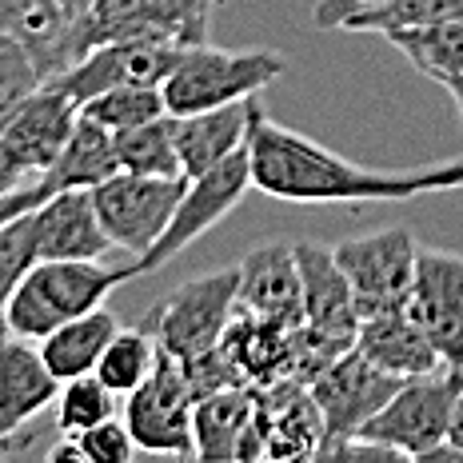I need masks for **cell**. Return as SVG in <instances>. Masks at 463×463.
Returning <instances> with one entry per match:
<instances>
[{
    "mask_svg": "<svg viewBox=\"0 0 463 463\" xmlns=\"http://www.w3.org/2000/svg\"><path fill=\"white\" fill-rule=\"evenodd\" d=\"M116 172H120L116 132L80 112L69 144H64V152L56 156L52 168L41 176V184L52 196V192H64V188H96L109 176H116Z\"/></svg>",
    "mask_w": 463,
    "mask_h": 463,
    "instance_id": "cell-22",
    "label": "cell"
},
{
    "mask_svg": "<svg viewBox=\"0 0 463 463\" xmlns=\"http://www.w3.org/2000/svg\"><path fill=\"white\" fill-rule=\"evenodd\" d=\"M80 112L92 116L104 128L124 132V128H137L144 120H156L168 109H164L160 84H120V89H109V92L92 96V100H84Z\"/></svg>",
    "mask_w": 463,
    "mask_h": 463,
    "instance_id": "cell-28",
    "label": "cell"
},
{
    "mask_svg": "<svg viewBox=\"0 0 463 463\" xmlns=\"http://www.w3.org/2000/svg\"><path fill=\"white\" fill-rule=\"evenodd\" d=\"M256 104H260L256 96H248V100H232L220 104V109L176 116V148H180V164H184V176H200L212 164L248 148V128H252Z\"/></svg>",
    "mask_w": 463,
    "mask_h": 463,
    "instance_id": "cell-20",
    "label": "cell"
},
{
    "mask_svg": "<svg viewBox=\"0 0 463 463\" xmlns=\"http://www.w3.org/2000/svg\"><path fill=\"white\" fill-rule=\"evenodd\" d=\"M459 388H463V368H456V364H443V368L428 375H411L364 423L355 439L375 443L392 459H428L431 451L448 443Z\"/></svg>",
    "mask_w": 463,
    "mask_h": 463,
    "instance_id": "cell-4",
    "label": "cell"
},
{
    "mask_svg": "<svg viewBox=\"0 0 463 463\" xmlns=\"http://www.w3.org/2000/svg\"><path fill=\"white\" fill-rule=\"evenodd\" d=\"M176 41H164V36H128V41H109L96 44L92 52H84L69 72H61L56 84L61 92H69L76 104L92 100V96L120 89V84H164V76L172 72L180 56Z\"/></svg>",
    "mask_w": 463,
    "mask_h": 463,
    "instance_id": "cell-14",
    "label": "cell"
},
{
    "mask_svg": "<svg viewBox=\"0 0 463 463\" xmlns=\"http://www.w3.org/2000/svg\"><path fill=\"white\" fill-rule=\"evenodd\" d=\"M403 307L423 327L439 360L463 368V252L420 244L416 276Z\"/></svg>",
    "mask_w": 463,
    "mask_h": 463,
    "instance_id": "cell-13",
    "label": "cell"
},
{
    "mask_svg": "<svg viewBox=\"0 0 463 463\" xmlns=\"http://www.w3.org/2000/svg\"><path fill=\"white\" fill-rule=\"evenodd\" d=\"M132 276V256L124 268H109L100 260H36L8 300V335L41 344L61 324L100 307Z\"/></svg>",
    "mask_w": 463,
    "mask_h": 463,
    "instance_id": "cell-2",
    "label": "cell"
},
{
    "mask_svg": "<svg viewBox=\"0 0 463 463\" xmlns=\"http://www.w3.org/2000/svg\"><path fill=\"white\" fill-rule=\"evenodd\" d=\"M112 416H116V392L96 372L61 383V395H56V436L61 439L80 436V431H89Z\"/></svg>",
    "mask_w": 463,
    "mask_h": 463,
    "instance_id": "cell-27",
    "label": "cell"
},
{
    "mask_svg": "<svg viewBox=\"0 0 463 463\" xmlns=\"http://www.w3.org/2000/svg\"><path fill=\"white\" fill-rule=\"evenodd\" d=\"M284 72L288 61L272 48H216L208 41L184 44L160 84L164 109L172 116H188L232 100H248Z\"/></svg>",
    "mask_w": 463,
    "mask_h": 463,
    "instance_id": "cell-3",
    "label": "cell"
},
{
    "mask_svg": "<svg viewBox=\"0 0 463 463\" xmlns=\"http://www.w3.org/2000/svg\"><path fill=\"white\" fill-rule=\"evenodd\" d=\"M28 0H0V33H13L16 24H21Z\"/></svg>",
    "mask_w": 463,
    "mask_h": 463,
    "instance_id": "cell-37",
    "label": "cell"
},
{
    "mask_svg": "<svg viewBox=\"0 0 463 463\" xmlns=\"http://www.w3.org/2000/svg\"><path fill=\"white\" fill-rule=\"evenodd\" d=\"M24 184H33V180H21L13 168H8V164H0V196H8V192H16Z\"/></svg>",
    "mask_w": 463,
    "mask_h": 463,
    "instance_id": "cell-39",
    "label": "cell"
},
{
    "mask_svg": "<svg viewBox=\"0 0 463 463\" xmlns=\"http://www.w3.org/2000/svg\"><path fill=\"white\" fill-rule=\"evenodd\" d=\"M436 84H443V89H448V96H451V100H456L459 120H463V72H456V76H439Z\"/></svg>",
    "mask_w": 463,
    "mask_h": 463,
    "instance_id": "cell-38",
    "label": "cell"
},
{
    "mask_svg": "<svg viewBox=\"0 0 463 463\" xmlns=\"http://www.w3.org/2000/svg\"><path fill=\"white\" fill-rule=\"evenodd\" d=\"M428 459H463V388H459V400H456V416H451L448 443L431 451Z\"/></svg>",
    "mask_w": 463,
    "mask_h": 463,
    "instance_id": "cell-36",
    "label": "cell"
},
{
    "mask_svg": "<svg viewBox=\"0 0 463 463\" xmlns=\"http://www.w3.org/2000/svg\"><path fill=\"white\" fill-rule=\"evenodd\" d=\"M240 312L260 316L284 327L304 324V296H300V268H296V248L288 240L260 244L256 252L240 264Z\"/></svg>",
    "mask_w": 463,
    "mask_h": 463,
    "instance_id": "cell-17",
    "label": "cell"
},
{
    "mask_svg": "<svg viewBox=\"0 0 463 463\" xmlns=\"http://www.w3.org/2000/svg\"><path fill=\"white\" fill-rule=\"evenodd\" d=\"M36 264V236L33 212H21L16 220L0 224V344L8 340V300L28 268Z\"/></svg>",
    "mask_w": 463,
    "mask_h": 463,
    "instance_id": "cell-30",
    "label": "cell"
},
{
    "mask_svg": "<svg viewBox=\"0 0 463 463\" xmlns=\"http://www.w3.org/2000/svg\"><path fill=\"white\" fill-rule=\"evenodd\" d=\"M451 16H463V0H388V5L355 16L347 24V33L388 36V33H403V28H428L451 21Z\"/></svg>",
    "mask_w": 463,
    "mask_h": 463,
    "instance_id": "cell-29",
    "label": "cell"
},
{
    "mask_svg": "<svg viewBox=\"0 0 463 463\" xmlns=\"http://www.w3.org/2000/svg\"><path fill=\"white\" fill-rule=\"evenodd\" d=\"M44 84L36 61L28 56V48L16 41L13 33H0V128L8 124L21 104Z\"/></svg>",
    "mask_w": 463,
    "mask_h": 463,
    "instance_id": "cell-33",
    "label": "cell"
},
{
    "mask_svg": "<svg viewBox=\"0 0 463 463\" xmlns=\"http://www.w3.org/2000/svg\"><path fill=\"white\" fill-rule=\"evenodd\" d=\"M212 8H216V0H140L148 33L164 36V41H176V44L208 41Z\"/></svg>",
    "mask_w": 463,
    "mask_h": 463,
    "instance_id": "cell-31",
    "label": "cell"
},
{
    "mask_svg": "<svg viewBox=\"0 0 463 463\" xmlns=\"http://www.w3.org/2000/svg\"><path fill=\"white\" fill-rule=\"evenodd\" d=\"M56 395H61V380L48 372L41 347H33V340H21V335H8L0 344V448L28 420L52 408Z\"/></svg>",
    "mask_w": 463,
    "mask_h": 463,
    "instance_id": "cell-18",
    "label": "cell"
},
{
    "mask_svg": "<svg viewBox=\"0 0 463 463\" xmlns=\"http://www.w3.org/2000/svg\"><path fill=\"white\" fill-rule=\"evenodd\" d=\"M48 196L41 180H33V184H24V188H16V192H8V196H0V224H8V220H16L21 212H33L41 200Z\"/></svg>",
    "mask_w": 463,
    "mask_h": 463,
    "instance_id": "cell-35",
    "label": "cell"
},
{
    "mask_svg": "<svg viewBox=\"0 0 463 463\" xmlns=\"http://www.w3.org/2000/svg\"><path fill=\"white\" fill-rule=\"evenodd\" d=\"M188 176H144V172H116L104 184L92 188V204L104 232L120 252L132 260L144 256L172 224Z\"/></svg>",
    "mask_w": 463,
    "mask_h": 463,
    "instance_id": "cell-8",
    "label": "cell"
},
{
    "mask_svg": "<svg viewBox=\"0 0 463 463\" xmlns=\"http://www.w3.org/2000/svg\"><path fill=\"white\" fill-rule=\"evenodd\" d=\"M252 188L284 204H368L416 200L463 188V156L423 168H364L296 128H284L256 104L248 128Z\"/></svg>",
    "mask_w": 463,
    "mask_h": 463,
    "instance_id": "cell-1",
    "label": "cell"
},
{
    "mask_svg": "<svg viewBox=\"0 0 463 463\" xmlns=\"http://www.w3.org/2000/svg\"><path fill=\"white\" fill-rule=\"evenodd\" d=\"M36 260H104L112 240L92 204V188H64L33 208Z\"/></svg>",
    "mask_w": 463,
    "mask_h": 463,
    "instance_id": "cell-15",
    "label": "cell"
},
{
    "mask_svg": "<svg viewBox=\"0 0 463 463\" xmlns=\"http://www.w3.org/2000/svg\"><path fill=\"white\" fill-rule=\"evenodd\" d=\"M400 383H403L400 375H388L383 368H375L355 344L335 355V360L307 383L316 408H320V416H324V443H320V456L316 459H332L347 439L360 436V428L392 400Z\"/></svg>",
    "mask_w": 463,
    "mask_h": 463,
    "instance_id": "cell-7",
    "label": "cell"
},
{
    "mask_svg": "<svg viewBox=\"0 0 463 463\" xmlns=\"http://www.w3.org/2000/svg\"><path fill=\"white\" fill-rule=\"evenodd\" d=\"M116 332H120V320L100 304V307H92V312L61 324L56 332H48L36 347H41L48 372L64 383V380H76V375L96 372V364H100L104 347L112 344Z\"/></svg>",
    "mask_w": 463,
    "mask_h": 463,
    "instance_id": "cell-23",
    "label": "cell"
},
{
    "mask_svg": "<svg viewBox=\"0 0 463 463\" xmlns=\"http://www.w3.org/2000/svg\"><path fill=\"white\" fill-rule=\"evenodd\" d=\"M296 268H300V296H304V324L316 332H327L344 344H355V292L352 279L344 276L335 248L320 240H296Z\"/></svg>",
    "mask_w": 463,
    "mask_h": 463,
    "instance_id": "cell-16",
    "label": "cell"
},
{
    "mask_svg": "<svg viewBox=\"0 0 463 463\" xmlns=\"http://www.w3.org/2000/svg\"><path fill=\"white\" fill-rule=\"evenodd\" d=\"M156 355H160L156 327H152V320L144 316L137 327H120V332L112 335V344L104 347L100 364H96V375H100L116 395H128L152 375Z\"/></svg>",
    "mask_w": 463,
    "mask_h": 463,
    "instance_id": "cell-26",
    "label": "cell"
},
{
    "mask_svg": "<svg viewBox=\"0 0 463 463\" xmlns=\"http://www.w3.org/2000/svg\"><path fill=\"white\" fill-rule=\"evenodd\" d=\"M388 5V0H316L312 5V24L316 28H347L355 16L372 13V8Z\"/></svg>",
    "mask_w": 463,
    "mask_h": 463,
    "instance_id": "cell-34",
    "label": "cell"
},
{
    "mask_svg": "<svg viewBox=\"0 0 463 463\" xmlns=\"http://www.w3.org/2000/svg\"><path fill=\"white\" fill-rule=\"evenodd\" d=\"M252 188V164H248V148H240L236 156L212 164L200 176H188V188L180 196L176 212H172V224L160 232V240L148 248L144 256L132 260L137 276L160 272L164 264H172L184 248L196 244L204 232H212L232 208L244 200V192Z\"/></svg>",
    "mask_w": 463,
    "mask_h": 463,
    "instance_id": "cell-6",
    "label": "cell"
},
{
    "mask_svg": "<svg viewBox=\"0 0 463 463\" xmlns=\"http://www.w3.org/2000/svg\"><path fill=\"white\" fill-rule=\"evenodd\" d=\"M132 456H137V443L128 436V423L116 420V416L96 423L89 431H80V436H72V439H61L52 451H48V459H56V463H64V459H72V463H128Z\"/></svg>",
    "mask_w": 463,
    "mask_h": 463,
    "instance_id": "cell-32",
    "label": "cell"
},
{
    "mask_svg": "<svg viewBox=\"0 0 463 463\" xmlns=\"http://www.w3.org/2000/svg\"><path fill=\"white\" fill-rule=\"evenodd\" d=\"M324 443V416L312 400V388L300 380H272L256 388V411L240 459H316Z\"/></svg>",
    "mask_w": 463,
    "mask_h": 463,
    "instance_id": "cell-11",
    "label": "cell"
},
{
    "mask_svg": "<svg viewBox=\"0 0 463 463\" xmlns=\"http://www.w3.org/2000/svg\"><path fill=\"white\" fill-rule=\"evenodd\" d=\"M76 120L80 104L56 84H41L0 128V164H8L21 180H41L64 152Z\"/></svg>",
    "mask_w": 463,
    "mask_h": 463,
    "instance_id": "cell-12",
    "label": "cell"
},
{
    "mask_svg": "<svg viewBox=\"0 0 463 463\" xmlns=\"http://www.w3.org/2000/svg\"><path fill=\"white\" fill-rule=\"evenodd\" d=\"M192 408H196V395L184 368L160 347L152 375L137 392L124 395V423L137 451L192 459Z\"/></svg>",
    "mask_w": 463,
    "mask_h": 463,
    "instance_id": "cell-9",
    "label": "cell"
},
{
    "mask_svg": "<svg viewBox=\"0 0 463 463\" xmlns=\"http://www.w3.org/2000/svg\"><path fill=\"white\" fill-rule=\"evenodd\" d=\"M383 41H388L416 72L428 76V80L463 72V16H451V21H439V24H428V28L388 33Z\"/></svg>",
    "mask_w": 463,
    "mask_h": 463,
    "instance_id": "cell-24",
    "label": "cell"
},
{
    "mask_svg": "<svg viewBox=\"0 0 463 463\" xmlns=\"http://www.w3.org/2000/svg\"><path fill=\"white\" fill-rule=\"evenodd\" d=\"M332 248L344 276L352 279L355 316H368L408 300L420 260V240L411 228L392 224L380 232H364V236H347Z\"/></svg>",
    "mask_w": 463,
    "mask_h": 463,
    "instance_id": "cell-10",
    "label": "cell"
},
{
    "mask_svg": "<svg viewBox=\"0 0 463 463\" xmlns=\"http://www.w3.org/2000/svg\"><path fill=\"white\" fill-rule=\"evenodd\" d=\"M236 300H240V264L184 279L176 292H168L148 312L152 327H156V344L180 364L212 352L224 340L232 316H236Z\"/></svg>",
    "mask_w": 463,
    "mask_h": 463,
    "instance_id": "cell-5",
    "label": "cell"
},
{
    "mask_svg": "<svg viewBox=\"0 0 463 463\" xmlns=\"http://www.w3.org/2000/svg\"><path fill=\"white\" fill-rule=\"evenodd\" d=\"M61 5H76V8H89V0H61Z\"/></svg>",
    "mask_w": 463,
    "mask_h": 463,
    "instance_id": "cell-40",
    "label": "cell"
},
{
    "mask_svg": "<svg viewBox=\"0 0 463 463\" xmlns=\"http://www.w3.org/2000/svg\"><path fill=\"white\" fill-rule=\"evenodd\" d=\"M120 172H144V176H184L176 148V116L164 112L156 120H144L137 128L116 132Z\"/></svg>",
    "mask_w": 463,
    "mask_h": 463,
    "instance_id": "cell-25",
    "label": "cell"
},
{
    "mask_svg": "<svg viewBox=\"0 0 463 463\" xmlns=\"http://www.w3.org/2000/svg\"><path fill=\"white\" fill-rule=\"evenodd\" d=\"M355 347L388 375H400V380H411V375H428L443 368L439 352L431 347V340L423 335V327L408 316L403 304L380 307V312L360 316V327H355Z\"/></svg>",
    "mask_w": 463,
    "mask_h": 463,
    "instance_id": "cell-19",
    "label": "cell"
},
{
    "mask_svg": "<svg viewBox=\"0 0 463 463\" xmlns=\"http://www.w3.org/2000/svg\"><path fill=\"white\" fill-rule=\"evenodd\" d=\"M256 411L252 383H232L196 400L192 408V459H240V443L248 436V423Z\"/></svg>",
    "mask_w": 463,
    "mask_h": 463,
    "instance_id": "cell-21",
    "label": "cell"
}]
</instances>
